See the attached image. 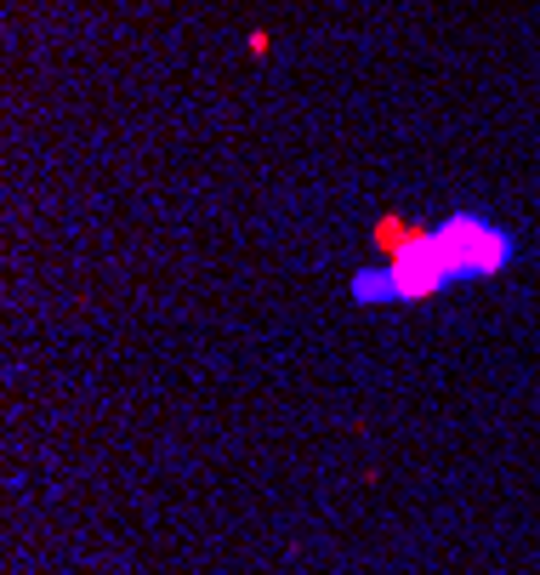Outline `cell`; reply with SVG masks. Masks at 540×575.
Segmentation results:
<instances>
[{
    "instance_id": "cell-1",
    "label": "cell",
    "mask_w": 540,
    "mask_h": 575,
    "mask_svg": "<svg viewBox=\"0 0 540 575\" xmlns=\"http://www.w3.org/2000/svg\"><path fill=\"white\" fill-rule=\"evenodd\" d=\"M506 233L489 228L478 217H449L438 233H416L409 251L393 268H364L353 273L348 296L358 308H376V302H404V296H427V291H444L456 280H472V273H489L506 263Z\"/></svg>"
}]
</instances>
